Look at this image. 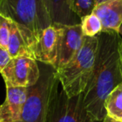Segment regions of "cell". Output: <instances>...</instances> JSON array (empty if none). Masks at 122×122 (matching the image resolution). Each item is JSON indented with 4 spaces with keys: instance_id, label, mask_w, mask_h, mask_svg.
<instances>
[{
    "instance_id": "1",
    "label": "cell",
    "mask_w": 122,
    "mask_h": 122,
    "mask_svg": "<svg viewBox=\"0 0 122 122\" xmlns=\"http://www.w3.org/2000/svg\"><path fill=\"white\" fill-rule=\"evenodd\" d=\"M97 38L98 49L93 72L83 94L87 111L94 119L102 121L106 116L107 97L122 83L119 51L121 37L115 31H102Z\"/></svg>"
},
{
    "instance_id": "2",
    "label": "cell",
    "mask_w": 122,
    "mask_h": 122,
    "mask_svg": "<svg viewBox=\"0 0 122 122\" xmlns=\"http://www.w3.org/2000/svg\"><path fill=\"white\" fill-rule=\"evenodd\" d=\"M40 76L35 85L28 88V95L18 122H47L49 108L60 85L54 66L38 62Z\"/></svg>"
},
{
    "instance_id": "3",
    "label": "cell",
    "mask_w": 122,
    "mask_h": 122,
    "mask_svg": "<svg viewBox=\"0 0 122 122\" xmlns=\"http://www.w3.org/2000/svg\"><path fill=\"white\" fill-rule=\"evenodd\" d=\"M97 49V36H85L83 45L74 59L57 70L60 85L69 97L84 93L93 72Z\"/></svg>"
},
{
    "instance_id": "4",
    "label": "cell",
    "mask_w": 122,
    "mask_h": 122,
    "mask_svg": "<svg viewBox=\"0 0 122 122\" xmlns=\"http://www.w3.org/2000/svg\"><path fill=\"white\" fill-rule=\"evenodd\" d=\"M0 14L28 29L36 39L53 24L46 0H0Z\"/></svg>"
},
{
    "instance_id": "5",
    "label": "cell",
    "mask_w": 122,
    "mask_h": 122,
    "mask_svg": "<svg viewBox=\"0 0 122 122\" xmlns=\"http://www.w3.org/2000/svg\"><path fill=\"white\" fill-rule=\"evenodd\" d=\"M47 122H102L94 119L84 103V94L69 97L61 85L54 95Z\"/></svg>"
},
{
    "instance_id": "6",
    "label": "cell",
    "mask_w": 122,
    "mask_h": 122,
    "mask_svg": "<svg viewBox=\"0 0 122 122\" xmlns=\"http://www.w3.org/2000/svg\"><path fill=\"white\" fill-rule=\"evenodd\" d=\"M6 87H29L35 85L40 76L38 61L25 56L12 58L0 72Z\"/></svg>"
},
{
    "instance_id": "7",
    "label": "cell",
    "mask_w": 122,
    "mask_h": 122,
    "mask_svg": "<svg viewBox=\"0 0 122 122\" xmlns=\"http://www.w3.org/2000/svg\"><path fill=\"white\" fill-rule=\"evenodd\" d=\"M62 25L53 24L42 31L32 46L34 59L55 67L59 50Z\"/></svg>"
},
{
    "instance_id": "8",
    "label": "cell",
    "mask_w": 122,
    "mask_h": 122,
    "mask_svg": "<svg viewBox=\"0 0 122 122\" xmlns=\"http://www.w3.org/2000/svg\"><path fill=\"white\" fill-rule=\"evenodd\" d=\"M84 40L85 35L82 32L80 24L75 25H62L59 55L54 68L56 70L62 68L71 61L81 49Z\"/></svg>"
},
{
    "instance_id": "9",
    "label": "cell",
    "mask_w": 122,
    "mask_h": 122,
    "mask_svg": "<svg viewBox=\"0 0 122 122\" xmlns=\"http://www.w3.org/2000/svg\"><path fill=\"white\" fill-rule=\"evenodd\" d=\"M35 39L36 38L31 31L10 19L7 49L11 58L25 56L34 59L32 46Z\"/></svg>"
},
{
    "instance_id": "10",
    "label": "cell",
    "mask_w": 122,
    "mask_h": 122,
    "mask_svg": "<svg viewBox=\"0 0 122 122\" xmlns=\"http://www.w3.org/2000/svg\"><path fill=\"white\" fill-rule=\"evenodd\" d=\"M6 99L0 105V120L3 122H18L27 99L28 88L6 87Z\"/></svg>"
},
{
    "instance_id": "11",
    "label": "cell",
    "mask_w": 122,
    "mask_h": 122,
    "mask_svg": "<svg viewBox=\"0 0 122 122\" xmlns=\"http://www.w3.org/2000/svg\"><path fill=\"white\" fill-rule=\"evenodd\" d=\"M101 21L103 30L117 32L122 23V0H107L97 4L93 10Z\"/></svg>"
},
{
    "instance_id": "12",
    "label": "cell",
    "mask_w": 122,
    "mask_h": 122,
    "mask_svg": "<svg viewBox=\"0 0 122 122\" xmlns=\"http://www.w3.org/2000/svg\"><path fill=\"white\" fill-rule=\"evenodd\" d=\"M49 14L53 24L62 25H75L81 19L70 9L68 0H46Z\"/></svg>"
},
{
    "instance_id": "13",
    "label": "cell",
    "mask_w": 122,
    "mask_h": 122,
    "mask_svg": "<svg viewBox=\"0 0 122 122\" xmlns=\"http://www.w3.org/2000/svg\"><path fill=\"white\" fill-rule=\"evenodd\" d=\"M105 108L106 115L122 121V83L117 85L108 95Z\"/></svg>"
},
{
    "instance_id": "14",
    "label": "cell",
    "mask_w": 122,
    "mask_h": 122,
    "mask_svg": "<svg viewBox=\"0 0 122 122\" xmlns=\"http://www.w3.org/2000/svg\"><path fill=\"white\" fill-rule=\"evenodd\" d=\"M80 24L84 35L87 37L97 36L103 30L101 21L93 13L82 18Z\"/></svg>"
},
{
    "instance_id": "15",
    "label": "cell",
    "mask_w": 122,
    "mask_h": 122,
    "mask_svg": "<svg viewBox=\"0 0 122 122\" xmlns=\"http://www.w3.org/2000/svg\"><path fill=\"white\" fill-rule=\"evenodd\" d=\"M70 8L80 19L92 14L96 0H68Z\"/></svg>"
},
{
    "instance_id": "16",
    "label": "cell",
    "mask_w": 122,
    "mask_h": 122,
    "mask_svg": "<svg viewBox=\"0 0 122 122\" xmlns=\"http://www.w3.org/2000/svg\"><path fill=\"white\" fill-rule=\"evenodd\" d=\"M9 21L10 19L0 14V44L5 49L9 44Z\"/></svg>"
},
{
    "instance_id": "17",
    "label": "cell",
    "mask_w": 122,
    "mask_h": 122,
    "mask_svg": "<svg viewBox=\"0 0 122 122\" xmlns=\"http://www.w3.org/2000/svg\"><path fill=\"white\" fill-rule=\"evenodd\" d=\"M11 59L12 58H11L8 49L4 48L0 44V72L2 71L4 69V67L9 64Z\"/></svg>"
},
{
    "instance_id": "18",
    "label": "cell",
    "mask_w": 122,
    "mask_h": 122,
    "mask_svg": "<svg viewBox=\"0 0 122 122\" xmlns=\"http://www.w3.org/2000/svg\"><path fill=\"white\" fill-rule=\"evenodd\" d=\"M119 51H120V71H121L122 75V38L120 43V48H119Z\"/></svg>"
},
{
    "instance_id": "19",
    "label": "cell",
    "mask_w": 122,
    "mask_h": 122,
    "mask_svg": "<svg viewBox=\"0 0 122 122\" xmlns=\"http://www.w3.org/2000/svg\"><path fill=\"white\" fill-rule=\"evenodd\" d=\"M102 122H122V121H120V120H115V119L111 118V117L108 116V115H106V116L105 117V119H104L103 120H102Z\"/></svg>"
},
{
    "instance_id": "20",
    "label": "cell",
    "mask_w": 122,
    "mask_h": 122,
    "mask_svg": "<svg viewBox=\"0 0 122 122\" xmlns=\"http://www.w3.org/2000/svg\"><path fill=\"white\" fill-rule=\"evenodd\" d=\"M117 33H118L119 34H120V36L122 38V23L120 24V27H119V29H118V31H117Z\"/></svg>"
},
{
    "instance_id": "21",
    "label": "cell",
    "mask_w": 122,
    "mask_h": 122,
    "mask_svg": "<svg viewBox=\"0 0 122 122\" xmlns=\"http://www.w3.org/2000/svg\"><path fill=\"white\" fill-rule=\"evenodd\" d=\"M105 1H107V0H96V5L99 4H100V3H102V2H105Z\"/></svg>"
},
{
    "instance_id": "22",
    "label": "cell",
    "mask_w": 122,
    "mask_h": 122,
    "mask_svg": "<svg viewBox=\"0 0 122 122\" xmlns=\"http://www.w3.org/2000/svg\"><path fill=\"white\" fill-rule=\"evenodd\" d=\"M0 122H3V121H2V120H0Z\"/></svg>"
}]
</instances>
